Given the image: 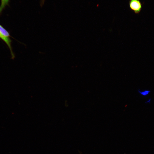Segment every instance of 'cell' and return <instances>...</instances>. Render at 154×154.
Here are the masks:
<instances>
[{"label":"cell","mask_w":154,"mask_h":154,"mask_svg":"<svg viewBox=\"0 0 154 154\" xmlns=\"http://www.w3.org/2000/svg\"><path fill=\"white\" fill-rule=\"evenodd\" d=\"M139 89L138 90L139 92L142 95L145 96L147 95L150 92V91L149 90H145L142 92H140Z\"/></svg>","instance_id":"cell-4"},{"label":"cell","mask_w":154,"mask_h":154,"mask_svg":"<svg viewBox=\"0 0 154 154\" xmlns=\"http://www.w3.org/2000/svg\"><path fill=\"white\" fill-rule=\"evenodd\" d=\"M45 0H41L40 3L41 6H42L44 4Z\"/></svg>","instance_id":"cell-5"},{"label":"cell","mask_w":154,"mask_h":154,"mask_svg":"<svg viewBox=\"0 0 154 154\" xmlns=\"http://www.w3.org/2000/svg\"><path fill=\"white\" fill-rule=\"evenodd\" d=\"M129 6L130 9L136 14L141 12L142 8V4L139 0H129Z\"/></svg>","instance_id":"cell-1"},{"label":"cell","mask_w":154,"mask_h":154,"mask_svg":"<svg viewBox=\"0 0 154 154\" xmlns=\"http://www.w3.org/2000/svg\"><path fill=\"white\" fill-rule=\"evenodd\" d=\"M0 33L3 36L7 37H10L9 33L0 25Z\"/></svg>","instance_id":"cell-3"},{"label":"cell","mask_w":154,"mask_h":154,"mask_svg":"<svg viewBox=\"0 0 154 154\" xmlns=\"http://www.w3.org/2000/svg\"><path fill=\"white\" fill-rule=\"evenodd\" d=\"M1 3L0 5V15L1 14L3 10L5 7L9 5V0H1Z\"/></svg>","instance_id":"cell-2"}]
</instances>
